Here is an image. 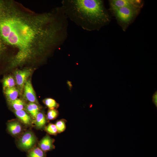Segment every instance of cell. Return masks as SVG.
<instances>
[{"label": "cell", "instance_id": "cell-15", "mask_svg": "<svg viewBox=\"0 0 157 157\" xmlns=\"http://www.w3.org/2000/svg\"><path fill=\"white\" fill-rule=\"evenodd\" d=\"M8 103L15 111L23 110L25 106L22 100L17 98L13 101L8 102Z\"/></svg>", "mask_w": 157, "mask_h": 157}, {"label": "cell", "instance_id": "cell-2", "mask_svg": "<svg viewBox=\"0 0 157 157\" xmlns=\"http://www.w3.org/2000/svg\"><path fill=\"white\" fill-rule=\"evenodd\" d=\"M62 4L67 19L85 30L99 29L109 22V16L102 1L64 0Z\"/></svg>", "mask_w": 157, "mask_h": 157}, {"label": "cell", "instance_id": "cell-16", "mask_svg": "<svg viewBox=\"0 0 157 157\" xmlns=\"http://www.w3.org/2000/svg\"><path fill=\"white\" fill-rule=\"evenodd\" d=\"M28 157H46L45 152L39 147H36L31 149L29 152Z\"/></svg>", "mask_w": 157, "mask_h": 157}, {"label": "cell", "instance_id": "cell-12", "mask_svg": "<svg viewBox=\"0 0 157 157\" xmlns=\"http://www.w3.org/2000/svg\"><path fill=\"white\" fill-rule=\"evenodd\" d=\"M25 107L27 112L34 119L39 112V107L37 104L34 103L30 102L25 105Z\"/></svg>", "mask_w": 157, "mask_h": 157}, {"label": "cell", "instance_id": "cell-3", "mask_svg": "<svg viewBox=\"0 0 157 157\" xmlns=\"http://www.w3.org/2000/svg\"><path fill=\"white\" fill-rule=\"evenodd\" d=\"M138 8L134 6H126L117 9L115 11L117 17L120 21L128 23L137 13Z\"/></svg>", "mask_w": 157, "mask_h": 157}, {"label": "cell", "instance_id": "cell-1", "mask_svg": "<svg viewBox=\"0 0 157 157\" xmlns=\"http://www.w3.org/2000/svg\"><path fill=\"white\" fill-rule=\"evenodd\" d=\"M67 19L60 7L38 13L15 1L0 0V40L17 50L11 66L62 45L67 37Z\"/></svg>", "mask_w": 157, "mask_h": 157}, {"label": "cell", "instance_id": "cell-20", "mask_svg": "<svg viewBox=\"0 0 157 157\" xmlns=\"http://www.w3.org/2000/svg\"><path fill=\"white\" fill-rule=\"evenodd\" d=\"M58 115V112L56 109H49L47 113V118L49 120H53L56 118Z\"/></svg>", "mask_w": 157, "mask_h": 157}, {"label": "cell", "instance_id": "cell-21", "mask_svg": "<svg viewBox=\"0 0 157 157\" xmlns=\"http://www.w3.org/2000/svg\"><path fill=\"white\" fill-rule=\"evenodd\" d=\"M7 48V46L0 40V58Z\"/></svg>", "mask_w": 157, "mask_h": 157}, {"label": "cell", "instance_id": "cell-18", "mask_svg": "<svg viewBox=\"0 0 157 157\" xmlns=\"http://www.w3.org/2000/svg\"><path fill=\"white\" fill-rule=\"evenodd\" d=\"M66 120L62 119L56 122L55 124L58 133H61L64 131L66 129Z\"/></svg>", "mask_w": 157, "mask_h": 157}, {"label": "cell", "instance_id": "cell-4", "mask_svg": "<svg viewBox=\"0 0 157 157\" xmlns=\"http://www.w3.org/2000/svg\"><path fill=\"white\" fill-rule=\"evenodd\" d=\"M31 69L28 68L17 70L14 73L15 82L20 90H23L27 79L31 74Z\"/></svg>", "mask_w": 157, "mask_h": 157}, {"label": "cell", "instance_id": "cell-9", "mask_svg": "<svg viewBox=\"0 0 157 157\" xmlns=\"http://www.w3.org/2000/svg\"><path fill=\"white\" fill-rule=\"evenodd\" d=\"M3 91L8 103L13 101L17 98L19 92L15 87L5 88L3 90Z\"/></svg>", "mask_w": 157, "mask_h": 157}, {"label": "cell", "instance_id": "cell-10", "mask_svg": "<svg viewBox=\"0 0 157 157\" xmlns=\"http://www.w3.org/2000/svg\"><path fill=\"white\" fill-rule=\"evenodd\" d=\"M15 113L19 120L24 124L28 125L32 124V121L31 117L24 110L15 111Z\"/></svg>", "mask_w": 157, "mask_h": 157}, {"label": "cell", "instance_id": "cell-14", "mask_svg": "<svg viewBox=\"0 0 157 157\" xmlns=\"http://www.w3.org/2000/svg\"><path fill=\"white\" fill-rule=\"evenodd\" d=\"M2 81L3 90L7 88L14 87L15 83L14 79L10 75L4 76Z\"/></svg>", "mask_w": 157, "mask_h": 157}, {"label": "cell", "instance_id": "cell-17", "mask_svg": "<svg viewBox=\"0 0 157 157\" xmlns=\"http://www.w3.org/2000/svg\"><path fill=\"white\" fill-rule=\"evenodd\" d=\"M44 103L49 109H54L58 108L59 104L56 101L51 98H47L43 100Z\"/></svg>", "mask_w": 157, "mask_h": 157}, {"label": "cell", "instance_id": "cell-22", "mask_svg": "<svg viewBox=\"0 0 157 157\" xmlns=\"http://www.w3.org/2000/svg\"><path fill=\"white\" fill-rule=\"evenodd\" d=\"M152 101L155 105L156 108H157V91L156 90L153 94L152 96Z\"/></svg>", "mask_w": 157, "mask_h": 157}, {"label": "cell", "instance_id": "cell-5", "mask_svg": "<svg viewBox=\"0 0 157 157\" xmlns=\"http://www.w3.org/2000/svg\"><path fill=\"white\" fill-rule=\"evenodd\" d=\"M36 137L32 132H26L22 136L19 142V146L24 150H28L31 148L36 142Z\"/></svg>", "mask_w": 157, "mask_h": 157}, {"label": "cell", "instance_id": "cell-8", "mask_svg": "<svg viewBox=\"0 0 157 157\" xmlns=\"http://www.w3.org/2000/svg\"><path fill=\"white\" fill-rule=\"evenodd\" d=\"M54 140L47 135L39 142V147L44 152L51 150L55 148L53 143Z\"/></svg>", "mask_w": 157, "mask_h": 157}, {"label": "cell", "instance_id": "cell-7", "mask_svg": "<svg viewBox=\"0 0 157 157\" xmlns=\"http://www.w3.org/2000/svg\"><path fill=\"white\" fill-rule=\"evenodd\" d=\"M24 96L30 102L38 104L35 94L30 80L27 81L24 87Z\"/></svg>", "mask_w": 157, "mask_h": 157}, {"label": "cell", "instance_id": "cell-19", "mask_svg": "<svg viewBox=\"0 0 157 157\" xmlns=\"http://www.w3.org/2000/svg\"><path fill=\"white\" fill-rule=\"evenodd\" d=\"M45 130L49 134L52 135H56L58 133L55 124L50 123L45 127Z\"/></svg>", "mask_w": 157, "mask_h": 157}, {"label": "cell", "instance_id": "cell-13", "mask_svg": "<svg viewBox=\"0 0 157 157\" xmlns=\"http://www.w3.org/2000/svg\"><path fill=\"white\" fill-rule=\"evenodd\" d=\"M35 119V125L37 128L41 129L44 127L47 122V118L43 113L39 112Z\"/></svg>", "mask_w": 157, "mask_h": 157}, {"label": "cell", "instance_id": "cell-11", "mask_svg": "<svg viewBox=\"0 0 157 157\" xmlns=\"http://www.w3.org/2000/svg\"><path fill=\"white\" fill-rule=\"evenodd\" d=\"M7 129L8 132L14 135L19 134L22 130L21 124L17 121H11L8 123Z\"/></svg>", "mask_w": 157, "mask_h": 157}, {"label": "cell", "instance_id": "cell-6", "mask_svg": "<svg viewBox=\"0 0 157 157\" xmlns=\"http://www.w3.org/2000/svg\"><path fill=\"white\" fill-rule=\"evenodd\" d=\"M110 5L114 11L119 8L126 6H134L139 8L140 1L133 0H113L110 1Z\"/></svg>", "mask_w": 157, "mask_h": 157}]
</instances>
